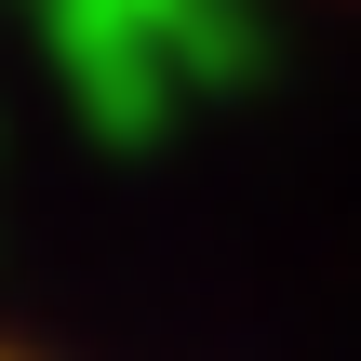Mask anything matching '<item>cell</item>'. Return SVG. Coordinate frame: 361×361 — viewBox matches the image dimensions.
<instances>
[{"mask_svg": "<svg viewBox=\"0 0 361 361\" xmlns=\"http://www.w3.org/2000/svg\"><path fill=\"white\" fill-rule=\"evenodd\" d=\"M0 361H27V348H0Z\"/></svg>", "mask_w": 361, "mask_h": 361, "instance_id": "obj_1", "label": "cell"}]
</instances>
